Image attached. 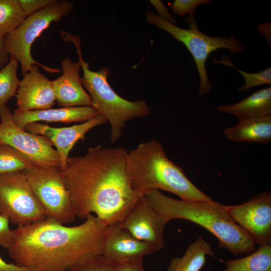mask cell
<instances>
[{
  "mask_svg": "<svg viewBox=\"0 0 271 271\" xmlns=\"http://www.w3.org/2000/svg\"><path fill=\"white\" fill-rule=\"evenodd\" d=\"M127 152L99 145L84 156L68 158L61 173L76 217L94 213L108 226L119 224L142 197L128 181Z\"/></svg>",
  "mask_w": 271,
  "mask_h": 271,
  "instance_id": "cell-1",
  "label": "cell"
},
{
  "mask_svg": "<svg viewBox=\"0 0 271 271\" xmlns=\"http://www.w3.org/2000/svg\"><path fill=\"white\" fill-rule=\"evenodd\" d=\"M108 227L93 214L74 226L45 218L13 230L8 251L15 264L32 271H68L101 254Z\"/></svg>",
  "mask_w": 271,
  "mask_h": 271,
  "instance_id": "cell-2",
  "label": "cell"
},
{
  "mask_svg": "<svg viewBox=\"0 0 271 271\" xmlns=\"http://www.w3.org/2000/svg\"><path fill=\"white\" fill-rule=\"evenodd\" d=\"M144 196L156 211L169 221L184 219L202 226L217 238L220 248L235 255L248 254L256 249V244L251 237L231 219L226 205L212 199L177 200L157 189L148 192Z\"/></svg>",
  "mask_w": 271,
  "mask_h": 271,
  "instance_id": "cell-3",
  "label": "cell"
},
{
  "mask_svg": "<svg viewBox=\"0 0 271 271\" xmlns=\"http://www.w3.org/2000/svg\"><path fill=\"white\" fill-rule=\"evenodd\" d=\"M126 170L132 188L140 196L157 189L172 193L185 201L212 199L167 157L161 144L156 140L142 143L127 152Z\"/></svg>",
  "mask_w": 271,
  "mask_h": 271,
  "instance_id": "cell-4",
  "label": "cell"
},
{
  "mask_svg": "<svg viewBox=\"0 0 271 271\" xmlns=\"http://www.w3.org/2000/svg\"><path fill=\"white\" fill-rule=\"evenodd\" d=\"M62 38L65 42H72L76 48L83 73L81 78L82 85L91 97L92 107L109 123L110 141L114 144L121 137L126 121L148 116L151 113L150 107L144 100L131 101L116 93L108 82L110 70L107 67L96 71L90 70L82 58L78 36L64 32Z\"/></svg>",
  "mask_w": 271,
  "mask_h": 271,
  "instance_id": "cell-5",
  "label": "cell"
},
{
  "mask_svg": "<svg viewBox=\"0 0 271 271\" xmlns=\"http://www.w3.org/2000/svg\"><path fill=\"white\" fill-rule=\"evenodd\" d=\"M147 22L167 32L178 41L184 44L192 55L196 63L200 78L199 95L203 96L212 87L206 68V62L210 53L221 48L227 49L231 54L239 53L244 50L245 45L233 34L226 36L211 37L202 33L194 15H188L185 22L189 29H183L161 18L150 11L146 13Z\"/></svg>",
  "mask_w": 271,
  "mask_h": 271,
  "instance_id": "cell-6",
  "label": "cell"
},
{
  "mask_svg": "<svg viewBox=\"0 0 271 271\" xmlns=\"http://www.w3.org/2000/svg\"><path fill=\"white\" fill-rule=\"evenodd\" d=\"M73 4L67 1H57L45 9L27 17L15 30L5 36V45L10 57L21 64L23 76L34 65L42 67L50 73L60 72L59 69L43 65L35 61L31 55V46L36 39L51 23L58 22L73 10Z\"/></svg>",
  "mask_w": 271,
  "mask_h": 271,
  "instance_id": "cell-7",
  "label": "cell"
},
{
  "mask_svg": "<svg viewBox=\"0 0 271 271\" xmlns=\"http://www.w3.org/2000/svg\"><path fill=\"white\" fill-rule=\"evenodd\" d=\"M0 212L18 226L46 218L45 211L23 171L0 175Z\"/></svg>",
  "mask_w": 271,
  "mask_h": 271,
  "instance_id": "cell-8",
  "label": "cell"
},
{
  "mask_svg": "<svg viewBox=\"0 0 271 271\" xmlns=\"http://www.w3.org/2000/svg\"><path fill=\"white\" fill-rule=\"evenodd\" d=\"M23 172L45 211L46 218L62 224L75 221L76 216L61 170L34 166Z\"/></svg>",
  "mask_w": 271,
  "mask_h": 271,
  "instance_id": "cell-9",
  "label": "cell"
},
{
  "mask_svg": "<svg viewBox=\"0 0 271 271\" xmlns=\"http://www.w3.org/2000/svg\"><path fill=\"white\" fill-rule=\"evenodd\" d=\"M6 105L0 107V144L9 146L27 158L35 166L61 170V162L53 144L47 138L19 127Z\"/></svg>",
  "mask_w": 271,
  "mask_h": 271,
  "instance_id": "cell-10",
  "label": "cell"
},
{
  "mask_svg": "<svg viewBox=\"0 0 271 271\" xmlns=\"http://www.w3.org/2000/svg\"><path fill=\"white\" fill-rule=\"evenodd\" d=\"M233 220L256 244H271V193L262 192L241 204L226 205Z\"/></svg>",
  "mask_w": 271,
  "mask_h": 271,
  "instance_id": "cell-11",
  "label": "cell"
},
{
  "mask_svg": "<svg viewBox=\"0 0 271 271\" xmlns=\"http://www.w3.org/2000/svg\"><path fill=\"white\" fill-rule=\"evenodd\" d=\"M168 222L143 196L119 224L135 238L150 244L158 251L165 247L164 233Z\"/></svg>",
  "mask_w": 271,
  "mask_h": 271,
  "instance_id": "cell-12",
  "label": "cell"
},
{
  "mask_svg": "<svg viewBox=\"0 0 271 271\" xmlns=\"http://www.w3.org/2000/svg\"><path fill=\"white\" fill-rule=\"evenodd\" d=\"M16 98L17 108L27 111L51 108L56 100L52 81L40 72L37 65L19 81Z\"/></svg>",
  "mask_w": 271,
  "mask_h": 271,
  "instance_id": "cell-13",
  "label": "cell"
},
{
  "mask_svg": "<svg viewBox=\"0 0 271 271\" xmlns=\"http://www.w3.org/2000/svg\"><path fill=\"white\" fill-rule=\"evenodd\" d=\"M157 249L149 243L138 240L120 224L108 226L101 254L112 261L141 258Z\"/></svg>",
  "mask_w": 271,
  "mask_h": 271,
  "instance_id": "cell-14",
  "label": "cell"
},
{
  "mask_svg": "<svg viewBox=\"0 0 271 271\" xmlns=\"http://www.w3.org/2000/svg\"><path fill=\"white\" fill-rule=\"evenodd\" d=\"M62 74L52 81L56 100L60 106L70 107L92 106L91 97L85 91L79 75L81 64L68 56L61 63Z\"/></svg>",
  "mask_w": 271,
  "mask_h": 271,
  "instance_id": "cell-15",
  "label": "cell"
},
{
  "mask_svg": "<svg viewBox=\"0 0 271 271\" xmlns=\"http://www.w3.org/2000/svg\"><path fill=\"white\" fill-rule=\"evenodd\" d=\"M98 114L99 113L91 106H80L31 111L17 108L12 114V117L15 123L24 129L28 124L39 121L65 123L84 122Z\"/></svg>",
  "mask_w": 271,
  "mask_h": 271,
  "instance_id": "cell-16",
  "label": "cell"
},
{
  "mask_svg": "<svg viewBox=\"0 0 271 271\" xmlns=\"http://www.w3.org/2000/svg\"><path fill=\"white\" fill-rule=\"evenodd\" d=\"M229 141L239 143L271 142V115L239 119L233 126L223 131Z\"/></svg>",
  "mask_w": 271,
  "mask_h": 271,
  "instance_id": "cell-17",
  "label": "cell"
},
{
  "mask_svg": "<svg viewBox=\"0 0 271 271\" xmlns=\"http://www.w3.org/2000/svg\"><path fill=\"white\" fill-rule=\"evenodd\" d=\"M106 122V119L99 114L80 124L69 127H56V132L51 142L59 155L61 170L65 167L69 153L77 142L84 140L85 134L91 129Z\"/></svg>",
  "mask_w": 271,
  "mask_h": 271,
  "instance_id": "cell-18",
  "label": "cell"
},
{
  "mask_svg": "<svg viewBox=\"0 0 271 271\" xmlns=\"http://www.w3.org/2000/svg\"><path fill=\"white\" fill-rule=\"evenodd\" d=\"M217 109L234 115L238 119L270 115L271 87L256 91L235 103L220 105Z\"/></svg>",
  "mask_w": 271,
  "mask_h": 271,
  "instance_id": "cell-19",
  "label": "cell"
},
{
  "mask_svg": "<svg viewBox=\"0 0 271 271\" xmlns=\"http://www.w3.org/2000/svg\"><path fill=\"white\" fill-rule=\"evenodd\" d=\"M214 256L210 244L202 236L191 243L181 257L172 258L168 271H200L205 265L206 256Z\"/></svg>",
  "mask_w": 271,
  "mask_h": 271,
  "instance_id": "cell-20",
  "label": "cell"
},
{
  "mask_svg": "<svg viewBox=\"0 0 271 271\" xmlns=\"http://www.w3.org/2000/svg\"><path fill=\"white\" fill-rule=\"evenodd\" d=\"M224 263L225 268L219 271H271V244L260 246L245 257Z\"/></svg>",
  "mask_w": 271,
  "mask_h": 271,
  "instance_id": "cell-21",
  "label": "cell"
},
{
  "mask_svg": "<svg viewBox=\"0 0 271 271\" xmlns=\"http://www.w3.org/2000/svg\"><path fill=\"white\" fill-rule=\"evenodd\" d=\"M26 18L18 0H0V35L11 32Z\"/></svg>",
  "mask_w": 271,
  "mask_h": 271,
  "instance_id": "cell-22",
  "label": "cell"
},
{
  "mask_svg": "<svg viewBox=\"0 0 271 271\" xmlns=\"http://www.w3.org/2000/svg\"><path fill=\"white\" fill-rule=\"evenodd\" d=\"M18 63L16 59L10 57L8 63L0 70V107L6 105L18 88Z\"/></svg>",
  "mask_w": 271,
  "mask_h": 271,
  "instance_id": "cell-23",
  "label": "cell"
},
{
  "mask_svg": "<svg viewBox=\"0 0 271 271\" xmlns=\"http://www.w3.org/2000/svg\"><path fill=\"white\" fill-rule=\"evenodd\" d=\"M34 166L27 158L15 149L0 144V175L23 171Z\"/></svg>",
  "mask_w": 271,
  "mask_h": 271,
  "instance_id": "cell-24",
  "label": "cell"
},
{
  "mask_svg": "<svg viewBox=\"0 0 271 271\" xmlns=\"http://www.w3.org/2000/svg\"><path fill=\"white\" fill-rule=\"evenodd\" d=\"M213 63L223 64L232 67L238 71L243 77L245 84L238 89L239 92H245L248 89L255 86L262 85H270L271 84V67L256 73H249L243 71L235 67L232 61L227 56H223L221 60L213 59Z\"/></svg>",
  "mask_w": 271,
  "mask_h": 271,
  "instance_id": "cell-25",
  "label": "cell"
},
{
  "mask_svg": "<svg viewBox=\"0 0 271 271\" xmlns=\"http://www.w3.org/2000/svg\"><path fill=\"white\" fill-rule=\"evenodd\" d=\"M111 268L112 261L99 254L76 264L68 271H111Z\"/></svg>",
  "mask_w": 271,
  "mask_h": 271,
  "instance_id": "cell-26",
  "label": "cell"
},
{
  "mask_svg": "<svg viewBox=\"0 0 271 271\" xmlns=\"http://www.w3.org/2000/svg\"><path fill=\"white\" fill-rule=\"evenodd\" d=\"M211 2V0H175L170 8L174 14L183 17L187 14L194 15L196 9L199 5Z\"/></svg>",
  "mask_w": 271,
  "mask_h": 271,
  "instance_id": "cell-27",
  "label": "cell"
},
{
  "mask_svg": "<svg viewBox=\"0 0 271 271\" xmlns=\"http://www.w3.org/2000/svg\"><path fill=\"white\" fill-rule=\"evenodd\" d=\"M57 0H18L26 17L34 14L56 3Z\"/></svg>",
  "mask_w": 271,
  "mask_h": 271,
  "instance_id": "cell-28",
  "label": "cell"
},
{
  "mask_svg": "<svg viewBox=\"0 0 271 271\" xmlns=\"http://www.w3.org/2000/svg\"><path fill=\"white\" fill-rule=\"evenodd\" d=\"M10 220L0 214V246L9 249L13 242V230L10 227Z\"/></svg>",
  "mask_w": 271,
  "mask_h": 271,
  "instance_id": "cell-29",
  "label": "cell"
},
{
  "mask_svg": "<svg viewBox=\"0 0 271 271\" xmlns=\"http://www.w3.org/2000/svg\"><path fill=\"white\" fill-rule=\"evenodd\" d=\"M111 271H145L143 265V258L112 261Z\"/></svg>",
  "mask_w": 271,
  "mask_h": 271,
  "instance_id": "cell-30",
  "label": "cell"
},
{
  "mask_svg": "<svg viewBox=\"0 0 271 271\" xmlns=\"http://www.w3.org/2000/svg\"><path fill=\"white\" fill-rule=\"evenodd\" d=\"M24 129L32 134L44 136L51 142L53 140L56 132V127L37 122L28 124Z\"/></svg>",
  "mask_w": 271,
  "mask_h": 271,
  "instance_id": "cell-31",
  "label": "cell"
},
{
  "mask_svg": "<svg viewBox=\"0 0 271 271\" xmlns=\"http://www.w3.org/2000/svg\"><path fill=\"white\" fill-rule=\"evenodd\" d=\"M150 2L155 8L159 14L158 15L161 18L173 25L177 23L175 19L169 12L167 7L164 6L161 1L151 0Z\"/></svg>",
  "mask_w": 271,
  "mask_h": 271,
  "instance_id": "cell-32",
  "label": "cell"
},
{
  "mask_svg": "<svg viewBox=\"0 0 271 271\" xmlns=\"http://www.w3.org/2000/svg\"><path fill=\"white\" fill-rule=\"evenodd\" d=\"M0 271H32L15 263H8L0 256Z\"/></svg>",
  "mask_w": 271,
  "mask_h": 271,
  "instance_id": "cell-33",
  "label": "cell"
},
{
  "mask_svg": "<svg viewBox=\"0 0 271 271\" xmlns=\"http://www.w3.org/2000/svg\"><path fill=\"white\" fill-rule=\"evenodd\" d=\"M9 55L5 45V36L0 35V68L8 63L10 59Z\"/></svg>",
  "mask_w": 271,
  "mask_h": 271,
  "instance_id": "cell-34",
  "label": "cell"
},
{
  "mask_svg": "<svg viewBox=\"0 0 271 271\" xmlns=\"http://www.w3.org/2000/svg\"><path fill=\"white\" fill-rule=\"evenodd\" d=\"M0 123H1V118H0Z\"/></svg>",
  "mask_w": 271,
  "mask_h": 271,
  "instance_id": "cell-35",
  "label": "cell"
},
{
  "mask_svg": "<svg viewBox=\"0 0 271 271\" xmlns=\"http://www.w3.org/2000/svg\"><path fill=\"white\" fill-rule=\"evenodd\" d=\"M0 214H1V212H0Z\"/></svg>",
  "mask_w": 271,
  "mask_h": 271,
  "instance_id": "cell-36",
  "label": "cell"
}]
</instances>
